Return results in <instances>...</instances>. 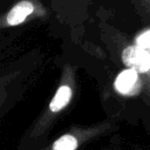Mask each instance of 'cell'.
Instances as JSON below:
<instances>
[{"instance_id": "2", "label": "cell", "mask_w": 150, "mask_h": 150, "mask_svg": "<svg viewBox=\"0 0 150 150\" xmlns=\"http://www.w3.org/2000/svg\"><path fill=\"white\" fill-rule=\"evenodd\" d=\"M122 61L128 67L138 73H145L150 69V53L137 45L128 46L122 52Z\"/></svg>"}, {"instance_id": "3", "label": "cell", "mask_w": 150, "mask_h": 150, "mask_svg": "<svg viewBox=\"0 0 150 150\" xmlns=\"http://www.w3.org/2000/svg\"><path fill=\"white\" fill-rule=\"evenodd\" d=\"M115 89L122 94V95H132L134 93L137 91L138 86H139V79H138V71L127 68L122 70L116 80H115Z\"/></svg>"}, {"instance_id": "6", "label": "cell", "mask_w": 150, "mask_h": 150, "mask_svg": "<svg viewBox=\"0 0 150 150\" xmlns=\"http://www.w3.org/2000/svg\"><path fill=\"white\" fill-rule=\"evenodd\" d=\"M136 45L144 49H150V29L144 30L136 38Z\"/></svg>"}, {"instance_id": "7", "label": "cell", "mask_w": 150, "mask_h": 150, "mask_svg": "<svg viewBox=\"0 0 150 150\" xmlns=\"http://www.w3.org/2000/svg\"><path fill=\"white\" fill-rule=\"evenodd\" d=\"M141 1V5L150 13V0H139Z\"/></svg>"}, {"instance_id": "5", "label": "cell", "mask_w": 150, "mask_h": 150, "mask_svg": "<svg viewBox=\"0 0 150 150\" xmlns=\"http://www.w3.org/2000/svg\"><path fill=\"white\" fill-rule=\"evenodd\" d=\"M76 148L77 138L69 134L61 136L53 144V150H76Z\"/></svg>"}, {"instance_id": "4", "label": "cell", "mask_w": 150, "mask_h": 150, "mask_svg": "<svg viewBox=\"0 0 150 150\" xmlns=\"http://www.w3.org/2000/svg\"><path fill=\"white\" fill-rule=\"evenodd\" d=\"M71 96H73V91H71V88L69 86H67V84L60 86L59 89L56 90L54 97L52 98V101L49 103L50 111L57 112V111L62 110L64 107H67V104L71 100Z\"/></svg>"}, {"instance_id": "1", "label": "cell", "mask_w": 150, "mask_h": 150, "mask_svg": "<svg viewBox=\"0 0 150 150\" xmlns=\"http://www.w3.org/2000/svg\"><path fill=\"white\" fill-rule=\"evenodd\" d=\"M45 13L43 7L38 0H20L4 16L2 23L12 27L25 22L29 16L39 13Z\"/></svg>"}]
</instances>
